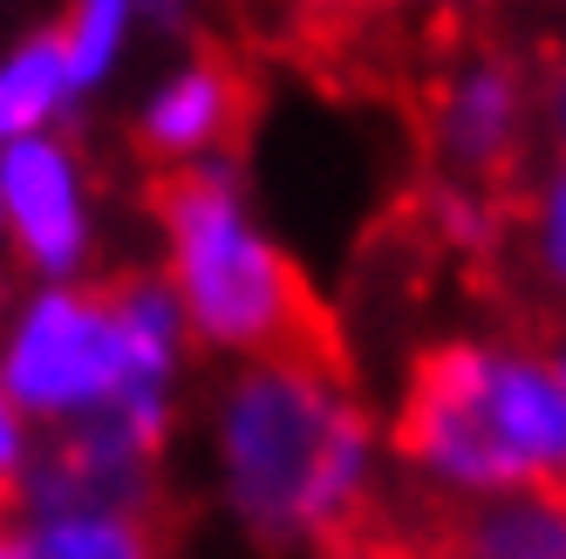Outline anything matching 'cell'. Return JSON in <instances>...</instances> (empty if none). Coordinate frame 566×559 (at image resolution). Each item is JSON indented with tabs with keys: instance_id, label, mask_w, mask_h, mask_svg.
<instances>
[{
	"instance_id": "1",
	"label": "cell",
	"mask_w": 566,
	"mask_h": 559,
	"mask_svg": "<svg viewBox=\"0 0 566 559\" xmlns=\"http://www.w3.org/2000/svg\"><path fill=\"white\" fill-rule=\"evenodd\" d=\"M185 436L198 492L253 559H328L389 518V430L335 335L212 369Z\"/></svg>"
},
{
	"instance_id": "2",
	"label": "cell",
	"mask_w": 566,
	"mask_h": 559,
	"mask_svg": "<svg viewBox=\"0 0 566 559\" xmlns=\"http://www.w3.org/2000/svg\"><path fill=\"white\" fill-rule=\"evenodd\" d=\"M198 362L206 355L150 260H124L62 287H0V389L34 436L109 430L171 464L191 430Z\"/></svg>"
},
{
	"instance_id": "3",
	"label": "cell",
	"mask_w": 566,
	"mask_h": 559,
	"mask_svg": "<svg viewBox=\"0 0 566 559\" xmlns=\"http://www.w3.org/2000/svg\"><path fill=\"white\" fill-rule=\"evenodd\" d=\"M382 430L396 492L417 511L566 492V382L539 335L484 328L417 348Z\"/></svg>"
},
{
	"instance_id": "4",
	"label": "cell",
	"mask_w": 566,
	"mask_h": 559,
	"mask_svg": "<svg viewBox=\"0 0 566 559\" xmlns=\"http://www.w3.org/2000/svg\"><path fill=\"white\" fill-rule=\"evenodd\" d=\"M144 225L150 266L165 273L185 328L212 369L328 335V314H321L301 260L280 246L266 212L253 205L239 157L150 178Z\"/></svg>"
},
{
	"instance_id": "5",
	"label": "cell",
	"mask_w": 566,
	"mask_h": 559,
	"mask_svg": "<svg viewBox=\"0 0 566 559\" xmlns=\"http://www.w3.org/2000/svg\"><path fill=\"white\" fill-rule=\"evenodd\" d=\"M423 165L437 184H471V191H505L539 165L546 124H539V55L478 34L458 42L423 83Z\"/></svg>"
},
{
	"instance_id": "6",
	"label": "cell",
	"mask_w": 566,
	"mask_h": 559,
	"mask_svg": "<svg viewBox=\"0 0 566 559\" xmlns=\"http://www.w3.org/2000/svg\"><path fill=\"white\" fill-rule=\"evenodd\" d=\"M0 232L8 280H96L109 273V178L83 130H49L0 150Z\"/></svg>"
},
{
	"instance_id": "7",
	"label": "cell",
	"mask_w": 566,
	"mask_h": 559,
	"mask_svg": "<svg viewBox=\"0 0 566 559\" xmlns=\"http://www.w3.org/2000/svg\"><path fill=\"white\" fill-rule=\"evenodd\" d=\"M253 124V83L226 49L198 42L165 55L124 109V144L144 165V178L165 171H198L232 157V144Z\"/></svg>"
},
{
	"instance_id": "8",
	"label": "cell",
	"mask_w": 566,
	"mask_h": 559,
	"mask_svg": "<svg viewBox=\"0 0 566 559\" xmlns=\"http://www.w3.org/2000/svg\"><path fill=\"white\" fill-rule=\"evenodd\" d=\"M389 526L417 559H566V492H512L458 511H396L389 498Z\"/></svg>"
},
{
	"instance_id": "9",
	"label": "cell",
	"mask_w": 566,
	"mask_h": 559,
	"mask_svg": "<svg viewBox=\"0 0 566 559\" xmlns=\"http://www.w3.org/2000/svg\"><path fill=\"white\" fill-rule=\"evenodd\" d=\"M14 559H171V511L150 505H69V498H8Z\"/></svg>"
},
{
	"instance_id": "10",
	"label": "cell",
	"mask_w": 566,
	"mask_h": 559,
	"mask_svg": "<svg viewBox=\"0 0 566 559\" xmlns=\"http://www.w3.org/2000/svg\"><path fill=\"white\" fill-rule=\"evenodd\" d=\"M492 266H505L512 294L546 328L566 321V150H539V165L512 184L505 246Z\"/></svg>"
},
{
	"instance_id": "11",
	"label": "cell",
	"mask_w": 566,
	"mask_h": 559,
	"mask_svg": "<svg viewBox=\"0 0 566 559\" xmlns=\"http://www.w3.org/2000/svg\"><path fill=\"white\" fill-rule=\"evenodd\" d=\"M83 116L90 109H83V89H75L55 21L0 34V150L49 137V130H83Z\"/></svg>"
},
{
	"instance_id": "12",
	"label": "cell",
	"mask_w": 566,
	"mask_h": 559,
	"mask_svg": "<svg viewBox=\"0 0 566 559\" xmlns=\"http://www.w3.org/2000/svg\"><path fill=\"white\" fill-rule=\"evenodd\" d=\"M62 49L75 68V89H83V109H96L144 55V34H137V0H62Z\"/></svg>"
},
{
	"instance_id": "13",
	"label": "cell",
	"mask_w": 566,
	"mask_h": 559,
	"mask_svg": "<svg viewBox=\"0 0 566 559\" xmlns=\"http://www.w3.org/2000/svg\"><path fill=\"white\" fill-rule=\"evenodd\" d=\"M539 124L546 150H566V28L539 49Z\"/></svg>"
},
{
	"instance_id": "14",
	"label": "cell",
	"mask_w": 566,
	"mask_h": 559,
	"mask_svg": "<svg viewBox=\"0 0 566 559\" xmlns=\"http://www.w3.org/2000/svg\"><path fill=\"white\" fill-rule=\"evenodd\" d=\"M34 444H42V436H34V423L14 410V395L0 389V492H14V485H21V471H28Z\"/></svg>"
},
{
	"instance_id": "15",
	"label": "cell",
	"mask_w": 566,
	"mask_h": 559,
	"mask_svg": "<svg viewBox=\"0 0 566 559\" xmlns=\"http://www.w3.org/2000/svg\"><path fill=\"white\" fill-rule=\"evenodd\" d=\"M328 559H417V552H410V539H402V532L389 526V518H382V526H376V532H361V539H348V546H335Z\"/></svg>"
},
{
	"instance_id": "16",
	"label": "cell",
	"mask_w": 566,
	"mask_h": 559,
	"mask_svg": "<svg viewBox=\"0 0 566 559\" xmlns=\"http://www.w3.org/2000/svg\"><path fill=\"white\" fill-rule=\"evenodd\" d=\"M389 8H410V14H443V21H458V14L492 8V0H389Z\"/></svg>"
},
{
	"instance_id": "17",
	"label": "cell",
	"mask_w": 566,
	"mask_h": 559,
	"mask_svg": "<svg viewBox=\"0 0 566 559\" xmlns=\"http://www.w3.org/2000/svg\"><path fill=\"white\" fill-rule=\"evenodd\" d=\"M0 287H8V232H0Z\"/></svg>"
},
{
	"instance_id": "18",
	"label": "cell",
	"mask_w": 566,
	"mask_h": 559,
	"mask_svg": "<svg viewBox=\"0 0 566 559\" xmlns=\"http://www.w3.org/2000/svg\"><path fill=\"white\" fill-rule=\"evenodd\" d=\"M0 559H14V552H8V526H0Z\"/></svg>"
},
{
	"instance_id": "19",
	"label": "cell",
	"mask_w": 566,
	"mask_h": 559,
	"mask_svg": "<svg viewBox=\"0 0 566 559\" xmlns=\"http://www.w3.org/2000/svg\"><path fill=\"white\" fill-rule=\"evenodd\" d=\"M0 518H8V492H0Z\"/></svg>"
}]
</instances>
